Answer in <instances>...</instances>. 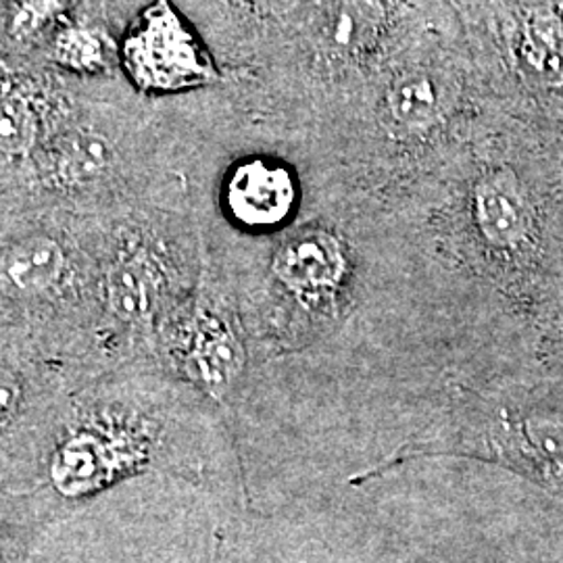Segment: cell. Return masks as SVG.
<instances>
[{
	"mask_svg": "<svg viewBox=\"0 0 563 563\" xmlns=\"http://www.w3.org/2000/svg\"><path fill=\"white\" fill-rule=\"evenodd\" d=\"M426 457L497 463L563 493V407L467 393L432 430L399 446L390 460L357 476L355 483Z\"/></svg>",
	"mask_w": 563,
	"mask_h": 563,
	"instance_id": "6da1fadb",
	"label": "cell"
},
{
	"mask_svg": "<svg viewBox=\"0 0 563 563\" xmlns=\"http://www.w3.org/2000/svg\"><path fill=\"white\" fill-rule=\"evenodd\" d=\"M351 269L341 239L322 225H307L282 242L272 280L286 309V344L301 349L336 328L349 305Z\"/></svg>",
	"mask_w": 563,
	"mask_h": 563,
	"instance_id": "7a4b0ae2",
	"label": "cell"
},
{
	"mask_svg": "<svg viewBox=\"0 0 563 563\" xmlns=\"http://www.w3.org/2000/svg\"><path fill=\"white\" fill-rule=\"evenodd\" d=\"M121 53L130 78L144 90L176 92L220 78L169 0H157L142 13Z\"/></svg>",
	"mask_w": 563,
	"mask_h": 563,
	"instance_id": "3957f363",
	"label": "cell"
},
{
	"mask_svg": "<svg viewBox=\"0 0 563 563\" xmlns=\"http://www.w3.org/2000/svg\"><path fill=\"white\" fill-rule=\"evenodd\" d=\"M470 232L484 262L505 269L526 260L539 236V211L522 178L511 167H490L472 184L467 201Z\"/></svg>",
	"mask_w": 563,
	"mask_h": 563,
	"instance_id": "277c9868",
	"label": "cell"
},
{
	"mask_svg": "<svg viewBox=\"0 0 563 563\" xmlns=\"http://www.w3.org/2000/svg\"><path fill=\"white\" fill-rule=\"evenodd\" d=\"M180 367L205 395L223 401L246 369V346L234 320L209 297L192 305L180 330Z\"/></svg>",
	"mask_w": 563,
	"mask_h": 563,
	"instance_id": "5b68a950",
	"label": "cell"
},
{
	"mask_svg": "<svg viewBox=\"0 0 563 563\" xmlns=\"http://www.w3.org/2000/svg\"><path fill=\"white\" fill-rule=\"evenodd\" d=\"M146 444L121 439L120 443L97 432H80L60 444L51 462V478L65 497H81L104 488L121 474L141 465Z\"/></svg>",
	"mask_w": 563,
	"mask_h": 563,
	"instance_id": "8992f818",
	"label": "cell"
},
{
	"mask_svg": "<svg viewBox=\"0 0 563 563\" xmlns=\"http://www.w3.org/2000/svg\"><path fill=\"white\" fill-rule=\"evenodd\" d=\"M223 201L234 222L244 228H278L297 207L295 176L282 163L263 157L246 159L230 172Z\"/></svg>",
	"mask_w": 563,
	"mask_h": 563,
	"instance_id": "52a82bcc",
	"label": "cell"
},
{
	"mask_svg": "<svg viewBox=\"0 0 563 563\" xmlns=\"http://www.w3.org/2000/svg\"><path fill=\"white\" fill-rule=\"evenodd\" d=\"M520 76L544 92L563 90V15L551 0H532L516 20L511 38Z\"/></svg>",
	"mask_w": 563,
	"mask_h": 563,
	"instance_id": "ba28073f",
	"label": "cell"
},
{
	"mask_svg": "<svg viewBox=\"0 0 563 563\" xmlns=\"http://www.w3.org/2000/svg\"><path fill=\"white\" fill-rule=\"evenodd\" d=\"M165 274L146 251L121 255L107 278V301L121 322H146L162 301Z\"/></svg>",
	"mask_w": 563,
	"mask_h": 563,
	"instance_id": "9c48e42d",
	"label": "cell"
},
{
	"mask_svg": "<svg viewBox=\"0 0 563 563\" xmlns=\"http://www.w3.org/2000/svg\"><path fill=\"white\" fill-rule=\"evenodd\" d=\"M65 253L60 244L48 236H30L11 244L2 260L0 274L13 288L27 295L46 292L63 276Z\"/></svg>",
	"mask_w": 563,
	"mask_h": 563,
	"instance_id": "30bf717a",
	"label": "cell"
},
{
	"mask_svg": "<svg viewBox=\"0 0 563 563\" xmlns=\"http://www.w3.org/2000/svg\"><path fill=\"white\" fill-rule=\"evenodd\" d=\"M113 163V148L95 132H71L51 153V178L60 186H81L99 180Z\"/></svg>",
	"mask_w": 563,
	"mask_h": 563,
	"instance_id": "8fae6325",
	"label": "cell"
},
{
	"mask_svg": "<svg viewBox=\"0 0 563 563\" xmlns=\"http://www.w3.org/2000/svg\"><path fill=\"white\" fill-rule=\"evenodd\" d=\"M386 107L397 125L409 132H422L439 120L443 92L430 76L407 74L388 88Z\"/></svg>",
	"mask_w": 563,
	"mask_h": 563,
	"instance_id": "7c38bea8",
	"label": "cell"
},
{
	"mask_svg": "<svg viewBox=\"0 0 563 563\" xmlns=\"http://www.w3.org/2000/svg\"><path fill=\"white\" fill-rule=\"evenodd\" d=\"M38 139V115L30 99L11 84H0V153L27 155Z\"/></svg>",
	"mask_w": 563,
	"mask_h": 563,
	"instance_id": "4fadbf2b",
	"label": "cell"
},
{
	"mask_svg": "<svg viewBox=\"0 0 563 563\" xmlns=\"http://www.w3.org/2000/svg\"><path fill=\"white\" fill-rule=\"evenodd\" d=\"M53 57L67 69L90 74V71L102 69L104 48H102L101 38L92 30L71 25V27H65L57 36Z\"/></svg>",
	"mask_w": 563,
	"mask_h": 563,
	"instance_id": "5bb4252c",
	"label": "cell"
},
{
	"mask_svg": "<svg viewBox=\"0 0 563 563\" xmlns=\"http://www.w3.org/2000/svg\"><path fill=\"white\" fill-rule=\"evenodd\" d=\"M71 0H11L7 11V32L13 41H27L69 7Z\"/></svg>",
	"mask_w": 563,
	"mask_h": 563,
	"instance_id": "9a60e30c",
	"label": "cell"
},
{
	"mask_svg": "<svg viewBox=\"0 0 563 563\" xmlns=\"http://www.w3.org/2000/svg\"><path fill=\"white\" fill-rule=\"evenodd\" d=\"M21 402V384L9 367L0 365V423L9 422Z\"/></svg>",
	"mask_w": 563,
	"mask_h": 563,
	"instance_id": "2e32d148",
	"label": "cell"
},
{
	"mask_svg": "<svg viewBox=\"0 0 563 563\" xmlns=\"http://www.w3.org/2000/svg\"><path fill=\"white\" fill-rule=\"evenodd\" d=\"M218 563H236L228 555V551H225L222 541H220V547H218Z\"/></svg>",
	"mask_w": 563,
	"mask_h": 563,
	"instance_id": "e0dca14e",
	"label": "cell"
}]
</instances>
